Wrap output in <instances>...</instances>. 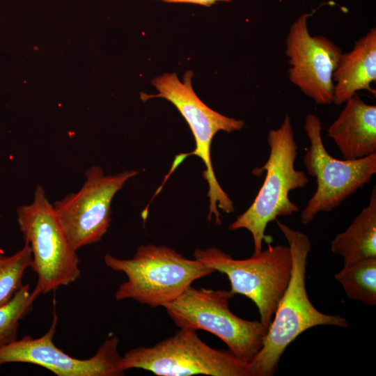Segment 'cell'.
<instances>
[{
    "mask_svg": "<svg viewBox=\"0 0 376 376\" xmlns=\"http://www.w3.org/2000/svg\"><path fill=\"white\" fill-rule=\"evenodd\" d=\"M235 295L230 290L190 285L164 308L180 329L214 334L231 352L249 363L262 347L268 329L260 321L242 319L230 311L229 301Z\"/></svg>",
    "mask_w": 376,
    "mask_h": 376,
    "instance_id": "cell-6",
    "label": "cell"
},
{
    "mask_svg": "<svg viewBox=\"0 0 376 376\" xmlns=\"http://www.w3.org/2000/svg\"><path fill=\"white\" fill-rule=\"evenodd\" d=\"M192 70H187L180 80L175 72H166L152 79L151 84L158 92L155 95L141 93V98L162 97L172 103L189 126L194 135L196 148L190 154L200 157L205 166L203 178L208 184V220L215 217L216 224H221L218 209L231 213L233 203L219 185L214 173L211 159V145L214 136L219 131L230 133L242 130L245 123L226 116L207 106L196 94L192 86Z\"/></svg>",
    "mask_w": 376,
    "mask_h": 376,
    "instance_id": "cell-4",
    "label": "cell"
},
{
    "mask_svg": "<svg viewBox=\"0 0 376 376\" xmlns=\"http://www.w3.org/2000/svg\"><path fill=\"white\" fill-rule=\"evenodd\" d=\"M304 128L310 141L304 162L317 184L314 194L301 212V223L308 224L318 213L331 211L370 182L376 173V153L357 159H337L324 146L322 123L317 116L307 114Z\"/></svg>",
    "mask_w": 376,
    "mask_h": 376,
    "instance_id": "cell-9",
    "label": "cell"
},
{
    "mask_svg": "<svg viewBox=\"0 0 376 376\" xmlns=\"http://www.w3.org/2000/svg\"><path fill=\"white\" fill-rule=\"evenodd\" d=\"M331 250L343 257V265L376 257V189L371 191L368 205L347 229L332 240Z\"/></svg>",
    "mask_w": 376,
    "mask_h": 376,
    "instance_id": "cell-15",
    "label": "cell"
},
{
    "mask_svg": "<svg viewBox=\"0 0 376 376\" xmlns=\"http://www.w3.org/2000/svg\"><path fill=\"white\" fill-rule=\"evenodd\" d=\"M275 221L290 250L291 276L262 347L249 363L252 376H272L287 347L304 331L316 326L347 327L345 318L320 312L309 299L306 287L307 258L311 248L308 237L277 219Z\"/></svg>",
    "mask_w": 376,
    "mask_h": 376,
    "instance_id": "cell-1",
    "label": "cell"
},
{
    "mask_svg": "<svg viewBox=\"0 0 376 376\" xmlns=\"http://www.w3.org/2000/svg\"><path fill=\"white\" fill-rule=\"evenodd\" d=\"M104 262L127 276L115 293L116 301L131 299L151 308L164 307L194 281L215 272L199 260L187 258L166 245L152 244L140 245L128 259L107 253Z\"/></svg>",
    "mask_w": 376,
    "mask_h": 376,
    "instance_id": "cell-2",
    "label": "cell"
},
{
    "mask_svg": "<svg viewBox=\"0 0 376 376\" xmlns=\"http://www.w3.org/2000/svg\"><path fill=\"white\" fill-rule=\"evenodd\" d=\"M194 257L215 272L226 274L230 290L250 299L258 310L260 322L269 329L291 276L288 246L269 244L264 251L242 260L235 259L214 247L197 249Z\"/></svg>",
    "mask_w": 376,
    "mask_h": 376,
    "instance_id": "cell-5",
    "label": "cell"
},
{
    "mask_svg": "<svg viewBox=\"0 0 376 376\" xmlns=\"http://www.w3.org/2000/svg\"><path fill=\"white\" fill-rule=\"evenodd\" d=\"M304 13L290 27L285 54L290 68L288 78L306 96L318 104L332 103L333 74L342 49L323 36H311Z\"/></svg>",
    "mask_w": 376,
    "mask_h": 376,
    "instance_id": "cell-12",
    "label": "cell"
},
{
    "mask_svg": "<svg viewBox=\"0 0 376 376\" xmlns=\"http://www.w3.org/2000/svg\"><path fill=\"white\" fill-rule=\"evenodd\" d=\"M122 368H139L159 376H252L249 363L229 350L205 344L196 331L180 329L150 347H137L122 357Z\"/></svg>",
    "mask_w": 376,
    "mask_h": 376,
    "instance_id": "cell-7",
    "label": "cell"
},
{
    "mask_svg": "<svg viewBox=\"0 0 376 376\" xmlns=\"http://www.w3.org/2000/svg\"><path fill=\"white\" fill-rule=\"evenodd\" d=\"M17 221L31 248V268L38 275L42 293L68 285L81 275L79 259L49 201L43 187H36L33 201L17 209Z\"/></svg>",
    "mask_w": 376,
    "mask_h": 376,
    "instance_id": "cell-8",
    "label": "cell"
},
{
    "mask_svg": "<svg viewBox=\"0 0 376 376\" xmlns=\"http://www.w3.org/2000/svg\"><path fill=\"white\" fill-rule=\"evenodd\" d=\"M41 294L38 285L31 291L27 283L9 301L0 306V348L17 339L20 321L31 311L34 301Z\"/></svg>",
    "mask_w": 376,
    "mask_h": 376,
    "instance_id": "cell-17",
    "label": "cell"
},
{
    "mask_svg": "<svg viewBox=\"0 0 376 376\" xmlns=\"http://www.w3.org/2000/svg\"><path fill=\"white\" fill-rule=\"evenodd\" d=\"M267 140L270 148L268 159L262 167L253 171L256 175L265 171V181L252 204L228 226L230 230L244 228L251 233L254 254L263 250L265 231L269 222L299 211L290 200V191L304 188L308 182L306 174L295 168L298 146L289 115L278 129L269 130Z\"/></svg>",
    "mask_w": 376,
    "mask_h": 376,
    "instance_id": "cell-3",
    "label": "cell"
},
{
    "mask_svg": "<svg viewBox=\"0 0 376 376\" xmlns=\"http://www.w3.org/2000/svg\"><path fill=\"white\" fill-rule=\"evenodd\" d=\"M376 81V29L372 28L355 42L353 49L343 53L333 74L332 102L340 106L361 90L372 93L370 84Z\"/></svg>",
    "mask_w": 376,
    "mask_h": 376,
    "instance_id": "cell-14",
    "label": "cell"
},
{
    "mask_svg": "<svg viewBox=\"0 0 376 376\" xmlns=\"http://www.w3.org/2000/svg\"><path fill=\"white\" fill-rule=\"evenodd\" d=\"M329 127L327 136L336 144L344 159H357L376 153V106L366 104L357 94Z\"/></svg>",
    "mask_w": 376,
    "mask_h": 376,
    "instance_id": "cell-13",
    "label": "cell"
},
{
    "mask_svg": "<svg viewBox=\"0 0 376 376\" xmlns=\"http://www.w3.org/2000/svg\"><path fill=\"white\" fill-rule=\"evenodd\" d=\"M155 1H161L166 3H194V4H198V5L210 7L219 1L230 2L233 0H155Z\"/></svg>",
    "mask_w": 376,
    "mask_h": 376,
    "instance_id": "cell-19",
    "label": "cell"
},
{
    "mask_svg": "<svg viewBox=\"0 0 376 376\" xmlns=\"http://www.w3.org/2000/svg\"><path fill=\"white\" fill-rule=\"evenodd\" d=\"M58 317L54 312L52 324L42 336L27 335L0 348V366L8 363H26L45 368L58 376H121L125 370L118 351L119 339H106L96 353L85 359L73 357L54 343Z\"/></svg>",
    "mask_w": 376,
    "mask_h": 376,
    "instance_id": "cell-11",
    "label": "cell"
},
{
    "mask_svg": "<svg viewBox=\"0 0 376 376\" xmlns=\"http://www.w3.org/2000/svg\"><path fill=\"white\" fill-rule=\"evenodd\" d=\"M31 248L26 242L13 254L0 253V306L9 301L22 287L23 275L31 267Z\"/></svg>",
    "mask_w": 376,
    "mask_h": 376,
    "instance_id": "cell-18",
    "label": "cell"
},
{
    "mask_svg": "<svg viewBox=\"0 0 376 376\" xmlns=\"http://www.w3.org/2000/svg\"><path fill=\"white\" fill-rule=\"evenodd\" d=\"M334 276L349 299L375 306L376 257L343 265Z\"/></svg>",
    "mask_w": 376,
    "mask_h": 376,
    "instance_id": "cell-16",
    "label": "cell"
},
{
    "mask_svg": "<svg viewBox=\"0 0 376 376\" xmlns=\"http://www.w3.org/2000/svg\"><path fill=\"white\" fill-rule=\"evenodd\" d=\"M137 173L131 170L105 175L100 166H93L86 171V180L77 192L54 202L56 217L76 251L101 240L111 224L114 196Z\"/></svg>",
    "mask_w": 376,
    "mask_h": 376,
    "instance_id": "cell-10",
    "label": "cell"
}]
</instances>
